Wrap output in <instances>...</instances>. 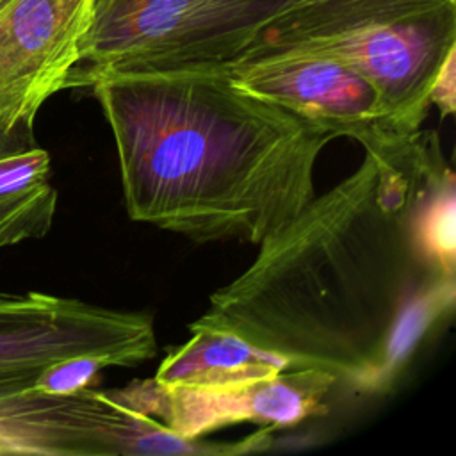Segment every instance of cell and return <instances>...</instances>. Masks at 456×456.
Listing matches in <instances>:
<instances>
[{
    "label": "cell",
    "instance_id": "obj_11",
    "mask_svg": "<svg viewBox=\"0 0 456 456\" xmlns=\"http://www.w3.org/2000/svg\"><path fill=\"white\" fill-rule=\"evenodd\" d=\"M192 337L160 362L155 381L162 385L223 387L271 378L289 367L285 358L258 349L242 337L208 324L191 322Z\"/></svg>",
    "mask_w": 456,
    "mask_h": 456
},
{
    "label": "cell",
    "instance_id": "obj_12",
    "mask_svg": "<svg viewBox=\"0 0 456 456\" xmlns=\"http://www.w3.org/2000/svg\"><path fill=\"white\" fill-rule=\"evenodd\" d=\"M411 228L422 256L435 269L456 276V180L438 135L431 130L426 137Z\"/></svg>",
    "mask_w": 456,
    "mask_h": 456
},
{
    "label": "cell",
    "instance_id": "obj_5",
    "mask_svg": "<svg viewBox=\"0 0 456 456\" xmlns=\"http://www.w3.org/2000/svg\"><path fill=\"white\" fill-rule=\"evenodd\" d=\"M273 442L267 429L228 444L185 440L96 387L73 394L28 387L0 397V454H244Z\"/></svg>",
    "mask_w": 456,
    "mask_h": 456
},
{
    "label": "cell",
    "instance_id": "obj_2",
    "mask_svg": "<svg viewBox=\"0 0 456 456\" xmlns=\"http://www.w3.org/2000/svg\"><path fill=\"white\" fill-rule=\"evenodd\" d=\"M110 126L130 219L196 242L262 244L315 196L335 139L230 84L224 66L105 73L87 86Z\"/></svg>",
    "mask_w": 456,
    "mask_h": 456
},
{
    "label": "cell",
    "instance_id": "obj_6",
    "mask_svg": "<svg viewBox=\"0 0 456 456\" xmlns=\"http://www.w3.org/2000/svg\"><path fill=\"white\" fill-rule=\"evenodd\" d=\"M84 354L110 367L151 360L153 319L45 292H0V397L34 387L48 365Z\"/></svg>",
    "mask_w": 456,
    "mask_h": 456
},
{
    "label": "cell",
    "instance_id": "obj_14",
    "mask_svg": "<svg viewBox=\"0 0 456 456\" xmlns=\"http://www.w3.org/2000/svg\"><path fill=\"white\" fill-rule=\"evenodd\" d=\"M429 103L438 107L442 118L454 114L456 110V53L451 55L440 69L431 93Z\"/></svg>",
    "mask_w": 456,
    "mask_h": 456
},
{
    "label": "cell",
    "instance_id": "obj_13",
    "mask_svg": "<svg viewBox=\"0 0 456 456\" xmlns=\"http://www.w3.org/2000/svg\"><path fill=\"white\" fill-rule=\"evenodd\" d=\"M110 367L98 356H71L48 365L36 379L34 388L46 394H73L98 383L100 370Z\"/></svg>",
    "mask_w": 456,
    "mask_h": 456
},
{
    "label": "cell",
    "instance_id": "obj_4",
    "mask_svg": "<svg viewBox=\"0 0 456 456\" xmlns=\"http://www.w3.org/2000/svg\"><path fill=\"white\" fill-rule=\"evenodd\" d=\"M274 0H93L68 87L105 73L224 66L251 43Z\"/></svg>",
    "mask_w": 456,
    "mask_h": 456
},
{
    "label": "cell",
    "instance_id": "obj_7",
    "mask_svg": "<svg viewBox=\"0 0 456 456\" xmlns=\"http://www.w3.org/2000/svg\"><path fill=\"white\" fill-rule=\"evenodd\" d=\"M224 73L237 89L290 110L333 137H351L383 162L403 157L419 132H403L369 80L322 53L262 50L224 64Z\"/></svg>",
    "mask_w": 456,
    "mask_h": 456
},
{
    "label": "cell",
    "instance_id": "obj_3",
    "mask_svg": "<svg viewBox=\"0 0 456 456\" xmlns=\"http://www.w3.org/2000/svg\"><path fill=\"white\" fill-rule=\"evenodd\" d=\"M262 50H306L347 64L372 84L390 119L415 134L456 53V0H274L237 59Z\"/></svg>",
    "mask_w": 456,
    "mask_h": 456
},
{
    "label": "cell",
    "instance_id": "obj_9",
    "mask_svg": "<svg viewBox=\"0 0 456 456\" xmlns=\"http://www.w3.org/2000/svg\"><path fill=\"white\" fill-rule=\"evenodd\" d=\"M93 0L0 4V125L34 123L43 103L66 89L91 20Z\"/></svg>",
    "mask_w": 456,
    "mask_h": 456
},
{
    "label": "cell",
    "instance_id": "obj_10",
    "mask_svg": "<svg viewBox=\"0 0 456 456\" xmlns=\"http://www.w3.org/2000/svg\"><path fill=\"white\" fill-rule=\"evenodd\" d=\"M55 210L52 162L34 123L0 125V248L45 237Z\"/></svg>",
    "mask_w": 456,
    "mask_h": 456
},
{
    "label": "cell",
    "instance_id": "obj_1",
    "mask_svg": "<svg viewBox=\"0 0 456 456\" xmlns=\"http://www.w3.org/2000/svg\"><path fill=\"white\" fill-rule=\"evenodd\" d=\"M424 148L419 130L397 160L365 151L349 176L258 244L251 265L217 289L194 322L232 331L292 367L381 392L404 312L435 280L456 278L422 256L411 228Z\"/></svg>",
    "mask_w": 456,
    "mask_h": 456
},
{
    "label": "cell",
    "instance_id": "obj_8",
    "mask_svg": "<svg viewBox=\"0 0 456 456\" xmlns=\"http://www.w3.org/2000/svg\"><path fill=\"white\" fill-rule=\"evenodd\" d=\"M335 383V376L321 369L289 367L271 378L237 385H162L151 378L109 392L173 435L201 440L239 422H255L271 431L294 428L326 411L324 399Z\"/></svg>",
    "mask_w": 456,
    "mask_h": 456
},
{
    "label": "cell",
    "instance_id": "obj_15",
    "mask_svg": "<svg viewBox=\"0 0 456 456\" xmlns=\"http://www.w3.org/2000/svg\"><path fill=\"white\" fill-rule=\"evenodd\" d=\"M2 2H4V0H0V4H2Z\"/></svg>",
    "mask_w": 456,
    "mask_h": 456
}]
</instances>
